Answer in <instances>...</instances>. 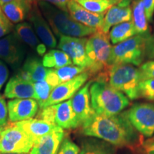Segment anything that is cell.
Returning a JSON list of instances; mask_svg holds the SVG:
<instances>
[{"label": "cell", "instance_id": "obj_15", "mask_svg": "<svg viewBox=\"0 0 154 154\" xmlns=\"http://www.w3.org/2000/svg\"><path fill=\"white\" fill-rule=\"evenodd\" d=\"M131 2V0H121L119 4L113 6L108 10L103 17L101 32L108 34L111 26L132 21Z\"/></svg>", "mask_w": 154, "mask_h": 154}, {"label": "cell", "instance_id": "obj_3", "mask_svg": "<svg viewBox=\"0 0 154 154\" xmlns=\"http://www.w3.org/2000/svg\"><path fill=\"white\" fill-rule=\"evenodd\" d=\"M42 14L49 23L55 36H68L72 37H86L97 32L77 22L67 11H64L45 2H36Z\"/></svg>", "mask_w": 154, "mask_h": 154}, {"label": "cell", "instance_id": "obj_7", "mask_svg": "<svg viewBox=\"0 0 154 154\" xmlns=\"http://www.w3.org/2000/svg\"><path fill=\"white\" fill-rule=\"evenodd\" d=\"M34 142L26 133L13 124L4 128L0 138V154L27 153L33 147Z\"/></svg>", "mask_w": 154, "mask_h": 154}, {"label": "cell", "instance_id": "obj_43", "mask_svg": "<svg viewBox=\"0 0 154 154\" xmlns=\"http://www.w3.org/2000/svg\"><path fill=\"white\" fill-rule=\"evenodd\" d=\"M2 154H25V153H2Z\"/></svg>", "mask_w": 154, "mask_h": 154}, {"label": "cell", "instance_id": "obj_17", "mask_svg": "<svg viewBox=\"0 0 154 154\" xmlns=\"http://www.w3.org/2000/svg\"><path fill=\"white\" fill-rule=\"evenodd\" d=\"M67 11L72 18L77 22L101 32L103 15L94 14L86 10L74 0L69 1L67 5Z\"/></svg>", "mask_w": 154, "mask_h": 154}, {"label": "cell", "instance_id": "obj_2", "mask_svg": "<svg viewBox=\"0 0 154 154\" xmlns=\"http://www.w3.org/2000/svg\"><path fill=\"white\" fill-rule=\"evenodd\" d=\"M111 49L109 35L101 31H97L87 40L86 70L96 81L108 82V74L111 67L109 64Z\"/></svg>", "mask_w": 154, "mask_h": 154}, {"label": "cell", "instance_id": "obj_36", "mask_svg": "<svg viewBox=\"0 0 154 154\" xmlns=\"http://www.w3.org/2000/svg\"><path fill=\"white\" fill-rule=\"evenodd\" d=\"M146 57L149 59H154V32L146 38Z\"/></svg>", "mask_w": 154, "mask_h": 154}, {"label": "cell", "instance_id": "obj_24", "mask_svg": "<svg viewBox=\"0 0 154 154\" xmlns=\"http://www.w3.org/2000/svg\"><path fill=\"white\" fill-rule=\"evenodd\" d=\"M86 68L69 65L59 69H49L45 79L54 87L73 79L74 77L86 72Z\"/></svg>", "mask_w": 154, "mask_h": 154}, {"label": "cell", "instance_id": "obj_14", "mask_svg": "<svg viewBox=\"0 0 154 154\" xmlns=\"http://www.w3.org/2000/svg\"><path fill=\"white\" fill-rule=\"evenodd\" d=\"M92 82L91 80L89 81L72 98L73 110L80 125H82L95 113L91 106L90 95V86Z\"/></svg>", "mask_w": 154, "mask_h": 154}, {"label": "cell", "instance_id": "obj_11", "mask_svg": "<svg viewBox=\"0 0 154 154\" xmlns=\"http://www.w3.org/2000/svg\"><path fill=\"white\" fill-rule=\"evenodd\" d=\"M87 40L85 37H72L62 35L59 37L57 47L70 57L74 64L86 68L87 66L86 52Z\"/></svg>", "mask_w": 154, "mask_h": 154}, {"label": "cell", "instance_id": "obj_28", "mask_svg": "<svg viewBox=\"0 0 154 154\" xmlns=\"http://www.w3.org/2000/svg\"><path fill=\"white\" fill-rule=\"evenodd\" d=\"M137 35L132 21L116 25L109 32V38L113 44H118Z\"/></svg>", "mask_w": 154, "mask_h": 154}, {"label": "cell", "instance_id": "obj_4", "mask_svg": "<svg viewBox=\"0 0 154 154\" xmlns=\"http://www.w3.org/2000/svg\"><path fill=\"white\" fill-rule=\"evenodd\" d=\"M91 106L95 113L111 116L121 113L130 104L122 92L103 81H95L90 86Z\"/></svg>", "mask_w": 154, "mask_h": 154}, {"label": "cell", "instance_id": "obj_5", "mask_svg": "<svg viewBox=\"0 0 154 154\" xmlns=\"http://www.w3.org/2000/svg\"><path fill=\"white\" fill-rule=\"evenodd\" d=\"M140 82L139 69L131 64L114 65L108 74V84L126 95L130 100L138 99V85Z\"/></svg>", "mask_w": 154, "mask_h": 154}, {"label": "cell", "instance_id": "obj_33", "mask_svg": "<svg viewBox=\"0 0 154 154\" xmlns=\"http://www.w3.org/2000/svg\"><path fill=\"white\" fill-rule=\"evenodd\" d=\"M14 24L5 16L0 7V38L7 36L14 30Z\"/></svg>", "mask_w": 154, "mask_h": 154}, {"label": "cell", "instance_id": "obj_30", "mask_svg": "<svg viewBox=\"0 0 154 154\" xmlns=\"http://www.w3.org/2000/svg\"><path fill=\"white\" fill-rule=\"evenodd\" d=\"M34 91H35V98L34 99L38 102L40 108L49 99L50 94L52 92L54 87L49 84L47 80L34 84Z\"/></svg>", "mask_w": 154, "mask_h": 154}, {"label": "cell", "instance_id": "obj_19", "mask_svg": "<svg viewBox=\"0 0 154 154\" xmlns=\"http://www.w3.org/2000/svg\"><path fill=\"white\" fill-rule=\"evenodd\" d=\"M54 124L63 129L77 128L80 124L73 110L72 99L52 105Z\"/></svg>", "mask_w": 154, "mask_h": 154}, {"label": "cell", "instance_id": "obj_44", "mask_svg": "<svg viewBox=\"0 0 154 154\" xmlns=\"http://www.w3.org/2000/svg\"><path fill=\"white\" fill-rule=\"evenodd\" d=\"M153 140H154V137H153Z\"/></svg>", "mask_w": 154, "mask_h": 154}, {"label": "cell", "instance_id": "obj_1", "mask_svg": "<svg viewBox=\"0 0 154 154\" xmlns=\"http://www.w3.org/2000/svg\"><path fill=\"white\" fill-rule=\"evenodd\" d=\"M82 132L116 147H136L140 142L139 135L124 112L111 116L94 113L82 124Z\"/></svg>", "mask_w": 154, "mask_h": 154}, {"label": "cell", "instance_id": "obj_16", "mask_svg": "<svg viewBox=\"0 0 154 154\" xmlns=\"http://www.w3.org/2000/svg\"><path fill=\"white\" fill-rule=\"evenodd\" d=\"M5 96L8 99H34L35 98L34 84L25 79L20 74L14 75L7 84Z\"/></svg>", "mask_w": 154, "mask_h": 154}, {"label": "cell", "instance_id": "obj_21", "mask_svg": "<svg viewBox=\"0 0 154 154\" xmlns=\"http://www.w3.org/2000/svg\"><path fill=\"white\" fill-rule=\"evenodd\" d=\"M15 124L26 133L34 143L38 138L54 131L59 127L57 125L38 119L19 121L15 123Z\"/></svg>", "mask_w": 154, "mask_h": 154}, {"label": "cell", "instance_id": "obj_10", "mask_svg": "<svg viewBox=\"0 0 154 154\" xmlns=\"http://www.w3.org/2000/svg\"><path fill=\"white\" fill-rule=\"evenodd\" d=\"M89 77V74L86 71L74 77L73 79L56 86L50 94L49 99L41 109L58 104L71 99L82 88V86L85 84Z\"/></svg>", "mask_w": 154, "mask_h": 154}, {"label": "cell", "instance_id": "obj_32", "mask_svg": "<svg viewBox=\"0 0 154 154\" xmlns=\"http://www.w3.org/2000/svg\"><path fill=\"white\" fill-rule=\"evenodd\" d=\"M80 149L76 143L66 138L63 140L57 154H79Z\"/></svg>", "mask_w": 154, "mask_h": 154}, {"label": "cell", "instance_id": "obj_18", "mask_svg": "<svg viewBox=\"0 0 154 154\" xmlns=\"http://www.w3.org/2000/svg\"><path fill=\"white\" fill-rule=\"evenodd\" d=\"M64 137L63 128L58 127L54 131L42 136L34 143L30 154H57Z\"/></svg>", "mask_w": 154, "mask_h": 154}, {"label": "cell", "instance_id": "obj_6", "mask_svg": "<svg viewBox=\"0 0 154 154\" xmlns=\"http://www.w3.org/2000/svg\"><path fill=\"white\" fill-rule=\"evenodd\" d=\"M145 36L136 35L112 47L109 64L140 66L146 56Z\"/></svg>", "mask_w": 154, "mask_h": 154}, {"label": "cell", "instance_id": "obj_9", "mask_svg": "<svg viewBox=\"0 0 154 154\" xmlns=\"http://www.w3.org/2000/svg\"><path fill=\"white\" fill-rule=\"evenodd\" d=\"M26 51L24 44L14 32L0 38V60L12 67L22 64Z\"/></svg>", "mask_w": 154, "mask_h": 154}, {"label": "cell", "instance_id": "obj_13", "mask_svg": "<svg viewBox=\"0 0 154 154\" xmlns=\"http://www.w3.org/2000/svg\"><path fill=\"white\" fill-rule=\"evenodd\" d=\"M38 102L34 99H12L7 103L9 121L19 122L33 118L37 113Z\"/></svg>", "mask_w": 154, "mask_h": 154}, {"label": "cell", "instance_id": "obj_39", "mask_svg": "<svg viewBox=\"0 0 154 154\" xmlns=\"http://www.w3.org/2000/svg\"><path fill=\"white\" fill-rule=\"evenodd\" d=\"M9 69L2 61L0 60V90L9 77Z\"/></svg>", "mask_w": 154, "mask_h": 154}, {"label": "cell", "instance_id": "obj_34", "mask_svg": "<svg viewBox=\"0 0 154 154\" xmlns=\"http://www.w3.org/2000/svg\"><path fill=\"white\" fill-rule=\"evenodd\" d=\"M139 71L141 81L154 78V60L144 63L140 66Z\"/></svg>", "mask_w": 154, "mask_h": 154}, {"label": "cell", "instance_id": "obj_40", "mask_svg": "<svg viewBox=\"0 0 154 154\" xmlns=\"http://www.w3.org/2000/svg\"><path fill=\"white\" fill-rule=\"evenodd\" d=\"M142 154H154V140H149L140 145Z\"/></svg>", "mask_w": 154, "mask_h": 154}, {"label": "cell", "instance_id": "obj_31", "mask_svg": "<svg viewBox=\"0 0 154 154\" xmlns=\"http://www.w3.org/2000/svg\"><path fill=\"white\" fill-rule=\"evenodd\" d=\"M154 101V78L141 81L138 85V99Z\"/></svg>", "mask_w": 154, "mask_h": 154}, {"label": "cell", "instance_id": "obj_35", "mask_svg": "<svg viewBox=\"0 0 154 154\" xmlns=\"http://www.w3.org/2000/svg\"><path fill=\"white\" fill-rule=\"evenodd\" d=\"M8 109L5 97L0 94V127L7 124Z\"/></svg>", "mask_w": 154, "mask_h": 154}, {"label": "cell", "instance_id": "obj_29", "mask_svg": "<svg viewBox=\"0 0 154 154\" xmlns=\"http://www.w3.org/2000/svg\"><path fill=\"white\" fill-rule=\"evenodd\" d=\"M86 10L94 14L104 15L108 10L121 0H74Z\"/></svg>", "mask_w": 154, "mask_h": 154}, {"label": "cell", "instance_id": "obj_41", "mask_svg": "<svg viewBox=\"0 0 154 154\" xmlns=\"http://www.w3.org/2000/svg\"><path fill=\"white\" fill-rule=\"evenodd\" d=\"M14 1V0H0V7L6 5V4L11 2Z\"/></svg>", "mask_w": 154, "mask_h": 154}, {"label": "cell", "instance_id": "obj_25", "mask_svg": "<svg viewBox=\"0 0 154 154\" xmlns=\"http://www.w3.org/2000/svg\"><path fill=\"white\" fill-rule=\"evenodd\" d=\"M132 22L137 35L148 38L151 35L147 17L142 0H134L132 3Z\"/></svg>", "mask_w": 154, "mask_h": 154}, {"label": "cell", "instance_id": "obj_38", "mask_svg": "<svg viewBox=\"0 0 154 154\" xmlns=\"http://www.w3.org/2000/svg\"><path fill=\"white\" fill-rule=\"evenodd\" d=\"M32 2H48L51 5H52L55 7H58L61 10L67 11V5L69 2L70 0H31Z\"/></svg>", "mask_w": 154, "mask_h": 154}, {"label": "cell", "instance_id": "obj_8", "mask_svg": "<svg viewBox=\"0 0 154 154\" xmlns=\"http://www.w3.org/2000/svg\"><path fill=\"white\" fill-rule=\"evenodd\" d=\"M124 113L138 133L148 138L153 136L154 103H136Z\"/></svg>", "mask_w": 154, "mask_h": 154}, {"label": "cell", "instance_id": "obj_23", "mask_svg": "<svg viewBox=\"0 0 154 154\" xmlns=\"http://www.w3.org/2000/svg\"><path fill=\"white\" fill-rule=\"evenodd\" d=\"M48 70L44 66L42 61L36 57H29L25 60L18 74L33 84L45 80Z\"/></svg>", "mask_w": 154, "mask_h": 154}, {"label": "cell", "instance_id": "obj_12", "mask_svg": "<svg viewBox=\"0 0 154 154\" xmlns=\"http://www.w3.org/2000/svg\"><path fill=\"white\" fill-rule=\"evenodd\" d=\"M27 19L33 27L40 41L46 47L54 48L57 46L56 36L53 33L49 23L44 18L36 2H34Z\"/></svg>", "mask_w": 154, "mask_h": 154}, {"label": "cell", "instance_id": "obj_37", "mask_svg": "<svg viewBox=\"0 0 154 154\" xmlns=\"http://www.w3.org/2000/svg\"><path fill=\"white\" fill-rule=\"evenodd\" d=\"M143 1L145 13L147 17L148 22H151L153 21L154 13V0H142Z\"/></svg>", "mask_w": 154, "mask_h": 154}, {"label": "cell", "instance_id": "obj_27", "mask_svg": "<svg viewBox=\"0 0 154 154\" xmlns=\"http://www.w3.org/2000/svg\"><path fill=\"white\" fill-rule=\"evenodd\" d=\"M44 66L48 69H59L72 65V61L66 53L61 50H50L44 55L42 59Z\"/></svg>", "mask_w": 154, "mask_h": 154}, {"label": "cell", "instance_id": "obj_42", "mask_svg": "<svg viewBox=\"0 0 154 154\" xmlns=\"http://www.w3.org/2000/svg\"><path fill=\"white\" fill-rule=\"evenodd\" d=\"M4 130V128L3 126L0 127V138H1V135H2V131Z\"/></svg>", "mask_w": 154, "mask_h": 154}, {"label": "cell", "instance_id": "obj_20", "mask_svg": "<svg viewBox=\"0 0 154 154\" xmlns=\"http://www.w3.org/2000/svg\"><path fill=\"white\" fill-rule=\"evenodd\" d=\"M14 33L23 43L32 49L39 56H44L46 54V47L38 39V37L34 32L30 23L24 22L14 26Z\"/></svg>", "mask_w": 154, "mask_h": 154}, {"label": "cell", "instance_id": "obj_22", "mask_svg": "<svg viewBox=\"0 0 154 154\" xmlns=\"http://www.w3.org/2000/svg\"><path fill=\"white\" fill-rule=\"evenodd\" d=\"M33 2L31 0H14L0 7L11 23L19 24L28 18Z\"/></svg>", "mask_w": 154, "mask_h": 154}, {"label": "cell", "instance_id": "obj_26", "mask_svg": "<svg viewBox=\"0 0 154 154\" xmlns=\"http://www.w3.org/2000/svg\"><path fill=\"white\" fill-rule=\"evenodd\" d=\"M116 146L98 138L84 140L79 154H116Z\"/></svg>", "mask_w": 154, "mask_h": 154}]
</instances>
